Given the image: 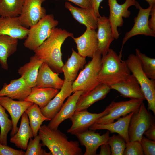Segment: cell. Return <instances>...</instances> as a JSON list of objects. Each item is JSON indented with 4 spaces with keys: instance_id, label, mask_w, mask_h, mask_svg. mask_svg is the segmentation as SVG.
<instances>
[{
    "instance_id": "obj_1",
    "label": "cell",
    "mask_w": 155,
    "mask_h": 155,
    "mask_svg": "<svg viewBox=\"0 0 155 155\" xmlns=\"http://www.w3.org/2000/svg\"><path fill=\"white\" fill-rule=\"evenodd\" d=\"M74 37L73 34L65 30L55 27L52 29L49 36L34 51L35 55L46 63L54 72H63L64 65L62 60L61 47L65 39Z\"/></svg>"
},
{
    "instance_id": "obj_2",
    "label": "cell",
    "mask_w": 155,
    "mask_h": 155,
    "mask_svg": "<svg viewBox=\"0 0 155 155\" xmlns=\"http://www.w3.org/2000/svg\"><path fill=\"white\" fill-rule=\"evenodd\" d=\"M38 132L42 146H46L52 155H83L79 142L69 141L66 135L58 129H52L44 124Z\"/></svg>"
},
{
    "instance_id": "obj_3",
    "label": "cell",
    "mask_w": 155,
    "mask_h": 155,
    "mask_svg": "<svg viewBox=\"0 0 155 155\" xmlns=\"http://www.w3.org/2000/svg\"><path fill=\"white\" fill-rule=\"evenodd\" d=\"M122 54L118 55L109 49L106 54L102 57V66L98 79L100 83L109 86L121 82L131 75L125 61L121 59Z\"/></svg>"
},
{
    "instance_id": "obj_4",
    "label": "cell",
    "mask_w": 155,
    "mask_h": 155,
    "mask_svg": "<svg viewBox=\"0 0 155 155\" xmlns=\"http://www.w3.org/2000/svg\"><path fill=\"white\" fill-rule=\"evenodd\" d=\"M102 54L98 50L94 54L92 60L81 70L72 84L73 93L82 91L86 93L93 89L100 83L98 79L102 66Z\"/></svg>"
},
{
    "instance_id": "obj_5",
    "label": "cell",
    "mask_w": 155,
    "mask_h": 155,
    "mask_svg": "<svg viewBox=\"0 0 155 155\" xmlns=\"http://www.w3.org/2000/svg\"><path fill=\"white\" fill-rule=\"evenodd\" d=\"M128 67L138 81L146 100L148 109L155 115V80L148 78L143 72L139 60L135 55L130 54L125 61Z\"/></svg>"
},
{
    "instance_id": "obj_6",
    "label": "cell",
    "mask_w": 155,
    "mask_h": 155,
    "mask_svg": "<svg viewBox=\"0 0 155 155\" xmlns=\"http://www.w3.org/2000/svg\"><path fill=\"white\" fill-rule=\"evenodd\" d=\"M58 24L59 21L55 19L53 14L46 15L29 29L24 46L34 51L49 36L52 29Z\"/></svg>"
},
{
    "instance_id": "obj_7",
    "label": "cell",
    "mask_w": 155,
    "mask_h": 155,
    "mask_svg": "<svg viewBox=\"0 0 155 155\" xmlns=\"http://www.w3.org/2000/svg\"><path fill=\"white\" fill-rule=\"evenodd\" d=\"M155 124V117L146 109L144 103L134 112L131 119L128 129V135L130 142H140L144 132Z\"/></svg>"
},
{
    "instance_id": "obj_8",
    "label": "cell",
    "mask_w": 155,
    "mask_h": 155,
    "mask_svg": "<svg viewBox=\"0 0 155 155\" xmlns=\"http://www.w3.org/2000/svg\"><path fill=\"white\" fill-rule=\"evenodd\" d=\"M110 15L108 18L111 25L112 33L114 39H117L120 36L117 28L122 26L124 23L123 18L129 17L131 12L128 9L133 5L138 9L140 5L135 0H125L122 4H119L117 0H108Z\"/></svg>"
},
{
    "instance_id": "obj_9",
    "label": "cell",
    "mask_w": 155,
    "mask_h": 155,
    "mask_svg": "<svg viewBox=\"0 0 155 155\" xmlns=\"http://www.w3.org/2000/svg\"><path fill=\"white\" fill-rule=\"evenodd\" d=\"M111 107V103L103 112L98 113H91L87 110L75 112L69 119L72 124L67 131V133L75 135L88 130L89 127L95 123L97 119L108 114Z\"/></svg>"
},
{
    "instance_id": "obj_10",
    "label": "cell",
    "mask_w": 155,
    "mask_h": 155,
    "mask_svg": "<svg viewBox=\"0 0 155 155\" xmlns=\"http://www.w3.org/2000/svg\"><path fill=\"white\" fill-rule=\"evenodd\" d=\"M46 0H24L19 18L22 25L28 28L47 14L42 3Z\"/></svg>"
},
{
    "instance_id": "obj_11",
    "label": "cell",
    "mask_w": 155,
    "mask_h": 155,
    "mask_svg": "<svg viewBox=\"0 0 155 155\" xmlns=\"http://www.w3.org/2000/svg\"><path fill=\"white\" fill-rule=\"evenodd\" d=\"M144 100L142 99H130L126 101L117 102L112 101L111 103V108L108 113L97 119L95 123L102 124L113 122L121 116H124L135 111L139 108Z\"/></svg>"
},
{
    "instance_id": "obj_12",
    "label": "cell",
    "mask_w": 155,
    "mask_h": 155,
    "mask_svg": "<svg viewBox=\"0 0 155 155\" xmlns=\"http://www.w3.org/2000/svg\"><path fill=\"white\" fill-rule=\"evenodd\" d=\"M152 6H149L146 9L142 8L140 5L137 16L134 19V25L131 29L126 33L123 40L120 52H122L123 46L131 38L138 35L155 36V32L149 27L148 21L150 12Z\"/></svg>"
},
{
    "instance_id": "obj_13",
    "label": "cell",
    "mask_w": 155,
    "mask_h": 155,
    "mask_svg": "<svg viewBox=\"0 0 155 155\" xmlns=\"http://www.w3.org/2000/svg\"><path fill=\"white\" fill-rule=\"evenodd\" d=\"M33 104L25 100L15 101L7 96H0V104L8 112L11 118L13 127L11 137L17 132L18 123L23 113Z\"/></svg>"
},
{
    "instance_id": "obj_14",
    "label": "cell",
    "mask_w": 155,
    "mask_h": 155,
    "mask_svg": "<svg viewBox=\"0 0 155 155\" xmlns=\"http://www.w3.org/2000/svg\"><path fill=\"white\" fill-rule=\"evenodd\" d=\"M110 133L108 130L105 133L101 135L95 131L88 130L75 135L81 144L86 148L84 155H97L96 151L99 147L102 144L107 143Z\"/></svg>"
},
{
    "instance_id": "obj_15",
    "label": "cell",
    "mask_w": 155,
    "mask_h": 155,
    "mask_svg": "<svg viewBox=\"0 0 155 155\" xmlns=\"http://www.w3.org/2000/svg\"><path fill=\"white\" fill-rule=\"evenodd\" d=\"M72 38L76 44L78 53L82 56L92 58L98 50L97 32L95 30L86 28L82 35Z\"/></svg>"
},
{
    "instance_id": "obj_16",
    "label": "cell",
    "mask_w": 155,
    "mask_h": 155,
    "mask_svg": "<svg viewBox=\"0 0 155 155\" xmlns=\"http://www.w3.org/2000/svg\"><path fill=\"white\" fill-rule=\"evenodd\" d=\"M68 97L60 110L50 121L47 125L52 129H57L59 125L64 121L70 118L74 113L76 104L80 96L83 92L78 91Z\"/></svg>"
},
{
    "instance_id": "obj_17",
    "label": "cell",
    "mask_w": 155,
    "mask_h": 155,
    "mask_svg": "<svg viewBox=\"0 0 155 155\" xmlns=\"http://www.w3.org/2000/svg\"><path fill=\"white\" fill-rule=\"evenodd\" d=\"M73 82L64 80L60 90L46 106L40 108L41 112L45 117L50 120L59 112L65 100L73 92Z\"/></svg>"
},
{
    "instance_id": "obj_18",
    "label": "cell",
    "mask_w": 155,
    "mask_h": 155,
    "mask_svg": "<svg viewBox=\"0 0 155 155\" xmlns=\"http://www.w3.org/2000/svg\"><path fill=\"white\" fill-rule=\"evenodd\" d=\"M29 29L21 24L19 16L0 17V35H5L12 37L23 39H26Z\"/></svg>"
},
{
    "instance_id": "obj_19",
    "label": "cell",
    "mask_w": 155,
    "mask_h": 155,
    "mask_svg": "<svg viewBox=\"0 0 155 155\" xmlns=\"http://www.w3.org/2000/svg\"><path fill=\"white\" fill-rule=\"evenodd\" d=\"M97 32L98 50L102 56L107 53L110 45L114 40L111 25L108 17L104 16L97 18Z\"/></svg>"
},
{
    "instance_id": "obj_20",
    "label": "cell",
    "mask_w": 155,
    "mask_h": 155,
    "mask_svg": "<svg viewBox=\"0 0 155 155\" xmlns=\"http://www.w3.org/2000/svg\"><path fill=\"white\" fill-rule=\"evenodd\" d=\"M32 88L21 77L11 80L8 84L5 83L0 90V96H7L12 99L24 100L30 93Z\"/></svg>"
},
{
    "instance_id": "obj_21",
    "label": "cell",
    "mask_w": 155,
    "mask_h": 155,
    "mask_svg": "<svg viewBox=\"0 0 155 155\" xmlns=\"http://www.w3.org/2000/svg\"><path fill=\"white\" fill-rule=\"evenodd\" d=\"M111 90L109 86L101 83L92 90L83 93L78 100L75 112L87 110L95 102L104 99Z\"/></svg>"
},
{
    "instance_id": "obj_22",
    "label": "cell",
    "mask_w": 155,
    "mask_h": 155,
    "mask_svg": "<svg viewBox=\"0 0 155 155\" xmlns=\"http://www.w3.org/2000/svg\"><path fill=\"white\" fill-rule=\"evenodd\" d=\"M59 73L53 71L45 62L40 67L35 87L37 88H51L60 90L64 80L60 78Z\"/></svg>"
},
{
    "instance_id": "obj_23",
    "label": "cell",
    "mask_w": 155,
    "mask_h": 155,
    "mask_svg": "<svg viewBox=\"0 0 155 155\" xmlns=\"http://www.w3.org/2000/svg\"><path fill=\"white\" fill-rule=\"evenodd\" d=\"M134 112L117 119L115 122L106 124L95 123L89 128V130L106 129L110 133H117L122 136L126 143L130 141L128 135L129 126L131 119Z\"/></svg>"
},
{
    "instance_id": "obj_24",
    "label": "cell",
    "mask_w": 155,
    "mask_h": 155,
    "mask_svg": "<svg viewBox=\"0 0 155 155\" xmlns=\"http://www.w3.org/2000/svg\"><path fill=\"white\" fill-rule=\"evenodd\" d=\"M110 87L111 89L118 91L124 98L146 100L138 81L132 74L123 81Z\"/></svg>"
},
{
    "instance_id": "obj_25",
    "label": "cell",
    "mask_w": 155,
    "mask_h": 155,
    "mask_svg": "<svg viewBox=\"0 0 155 155\" xmlns=\"http://www.w3.org/2000/svg\"><path fill=\"white\" fill-rule=\"evenodd\" d=\"M65 7L71 14L73 17L86 28L96 30L97 28V17L92 8L78 7L69 2L65 3Z\"/></svg>"
},
{
    "instance_id": "obj_26",
    "label": "cell",
    "mask_w": 155,
    "mask_h": 155,
    "mask_svg": "<svg viewBox=\"0 0 155 155\" xmlns=\"http://www.w3.org/2000/svg\"><path fill=\"white\" fill-rule=\"evenodd\" d=\"M21 117L20 127L17 132L11 137L10 142L14 144L17 147L26 150L29 139L34 137L30 125L28 115L24 112Z\"/></svg>"
},
{
    "instance_id": "obj_27",
    "label": "cell",
    "mask_w": 155,
    "mask_h": 155,
    "mask_svg": "<svg viewBox=\"0 0 155 155\" xmlns=\"http://www.w3.org/2000/svg\"><path fill=\"white\" fill-rule=\"evenodd\" d=\"M70 57L68 58L62 68L64 80L73 82L77 78L80 69L83 68L86 63V57L82 56L72 48Z\"/></svg>"
},
{
    "instance_id": "obj_28",
    "label": "cell",
    "mask_w": 155,
    "mask_h": 155,
    "mask_svg": "<svg viewBox=\"0 0 155 155\" xmlns=\"http://www.w3.org/2000/svg\"><path fill=\"white\" fill-rule=\"evenodd\" d=\"M43 63L34 55L30 57L29 62L20 67L18 70V74L32 88L35 86L39 69Z\"/></svg>"
},
{
    "instance_id": "obj_29",
    "label": "cell",
    "mask_w": 155,
    "mask_h": 155,
    "mask_svg": "<svg viewBox=\"0 0 155 155\" xmlns=\"http://www.w3.org/2000/svg\"><path fill=\"white\" fill-rule=\"evenodd\" d=\"M59 92V90L51 88L34 87L24 100L35 103L41 108L46 106Z\"/></svg>"
},
{
    "instance_id": "obj_30",
    "label": "cell",
    "mask_w": 155,
    "mask_h": 155,
    "mask_svg": "<svg viewBox=\"0 0 155 155\" xmlns=\"http://www.w3.org/2000/svg\"><path fill=\"white\" fill-rule=\"evenodd\" d=\"M18 44V39L5 35H0V64L3 69H8L7 59L16 51Z\"/></svg>"
},
{
    "instance_id": "obj_31",
    "label": "cell",
    "mask_w": 155,
    "mask_h": 155,
    "mask_svg": "<svg viewBox=\"0 0 155 155\" xmlns=\"http://www.w3.org/2000/svg\"><path fill=\"white\" fill-rule=\"evenodd\" d=\"M25 112L28 115L30 125L35 137L38 135L39 130L43 121L50 120L42 114L39 106L35 103L30 106Z\"/></svg>"
},
{
    "instance_id": "obj_32",
    "label": "cell",
    "mask_w": 155,
    "mask_h": 155,
    "mask_svg": "<svg viewBox=\"0 0 155 155\" xmlns=\"http://www.w3.org/2000/svg\"><path fill=\"white\" fill-rule=\"evenodd\" d=\"M24 0H0V16L3 17L19 16Z\"/></svg>"
},
{
    "instance_id": "obj_33",
    "label": "cell",
    "mask_w": 155,
    "mask_h": 155,
    "mask_svg": "<svg viewBox=\"0 0 155 155\" xmlns=\"http://www.w3.org/2000/svg\"><path fill=\"white\" fill-rule=\"evenodd\" d=\"M135 55L139 59L142 69L149 78L155 80V59L149 57L135 49Z\"/></svg>"
},
{
    "instance_id": "obj_34",
    "label": "cell",
    "mask_w": 155,
    "mask_h": 155,
    "mask_svg": "<svg viewBox=\"0 0 155 155\" xmlns=\"http://www.w3.org/2000/svg\"><path fill=\"white\" fill-rule=\"evenodd\" d=\"M6 109L0 104V144L7 145V135L12 130L13 125L11 120L5 112Z\"/></svg>"
},
{
    "instance_id": "obj_35",
    "label": "cell",
    "mask_w": 155,
    "mask_h": 155,
    "mask_svg": "<svg viewBox=\"0 0 155 155\" xmlns=\"http://www.w3.org/2000/svg\"><path fill=\"white\" fill-rule=\"evenodd\" d=\"M124 138L119 135L114 134L110 137L107 142L109 145L111 155H123L126 147Z\"/></svg>"
},
{
    "instance_id": "obj_36",
    "label": "cell",
    "mask_w": 155,
    "mask_h": 155,
    "mask_svg": "<svg viewBox=\"0 0 155 155\" xmlns=\"http://www.w3.org/2000/svg\"><path fill=\"white\" fill-rule=\"evenodd\" d=\"M34 137L33 140L32 138L30 139L24 155H52L50 152H47L42 148V143H40V140L39 135Z\"/></svg>"
},
{
    "instance_id": "obj_37",
    "label": "cell",
    "mask_w": 155,
    "mask_h": 155,
    "mask_svg": "<svg viewBox=\"0 0 155 155\" xmlns=\"http://www.w3.org/2000/svg\"><path fill=\"white\" fill-rule=\"evenodd\" d=\"M123 155H144L143 151L140 142L138 141L126 143Z\"/></svg>"
},
{
    "instance_id": "obj_38",
    "label": "cell",
    "mask_w": 155,
    "mask_h": 155,
    "mask_svg": "<svg viewBox=\"0 0 155 155\" xmlns=\"http://www.w3.org/2000/svg\"><path fill=\"white\" fill-rule=\"evenodd\" d=\"M140 143L144 155H155V141L149 139L143 135Z\"/></svg>"
},
{
    "instance_id": "obj_39",
    "label": "cell",
    "mask_w": 155,
    "mask_h": 155,
    "mask_svg": "<svg viewBox=\"0 0 155 155\" xmlns=\"http://www.w3.org/2000/svg\"><path fill=\"white\" fill-rule=\"evenodd\" d=\"M25 152L22 150H16L0 144V155H24Z\"/></svg>"
},
{
    "instance_id": "obj_40",
    "label": "cell",
    "mask_w": 155,
    "mask_h": 155,
    "mask_svg": "<svg viewBox=\"0 0 155 155\" xmlns=\"http://www.w3.org/2000/svg\"><path fill=\"white\" fill-rule=\"evenodd\" d=\"M58 1L59 0H55ZM71 2L80 7L92 8L90 0H66Z\"/></svg>"
},
{
    "instance_id": "obj_41",
    "label": "cell",
    "mask_w": 155,
    "mask_h": 155,
    "mask_svg": "<svg viewBox=\"0 0 155 155\" xmlns=\"http://www.w3.org/2000/svg\"><path fill=\"white\" fill-rule=\"evenodd\" d=\"M151 18L149 19L148 25L150 28L155 32V5H153L150 10Z\"/></svg>"
},
{
    "instance_id": "obj_42",
    "label": "cell",
    "mask_w": 155,
    "mask_h": 155,
    "mask_svg": "<svg viewBox=\"0 0 155 155\" xmlns=\"http://www.w3.org/2000/svg\"><path fill=\"white\" fill-rule=\"evenodd\" d=\"M143 135L148 139L155 141V124L146 130Z\"/></svg>"
},
{
    "instance_id": "obj_43",
    "label": "cell",
    "mask_w": 155,
    "mask_h": 155,
    "mask_svg": "<svg viewBox=\"0 0 155 155\" xmlns=\"http://www.w3.org/2000/svg\"><path fill=\"white\" fill-rule=\"evenodd\" d=\"M103 0H90L92 8L97 17L100 16L99 12V7L100 3Z\"/></svg>"
},
{
    "instance_id": "obj_44",
    "label": "cell",
    "mask_w": 155,
    "mask_h": 155,
    "mask_svg": "<svg viewBox=\"0 0 155 155\" xmlns=\"http://www.w3.org/2000/svg\"><path fill=\"white\" fill-rule=\"evenodd\" d=\"M99 155H111V151L110 146L108 143L103 144L100 146Z\"/></svg>"
},
{
    "instance_id": "obj_45",
    "label": "cell",
    "mask_w": 155,
    "mask_h": 155,
    "mask_svg": "<svg viewBox=\"0 0 155 155\" xmlns=\"http://www.w3.org/2000/svg\"><path fill=\"white\" fill-rule=\"evenodd\" d=\"M148 3L149 6H153L155 5V0H145Z\"/></svg>"
}]
</instances>
